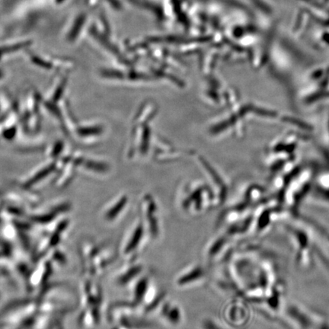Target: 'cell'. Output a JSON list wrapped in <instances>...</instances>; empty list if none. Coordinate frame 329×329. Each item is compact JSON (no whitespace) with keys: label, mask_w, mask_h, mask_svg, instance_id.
Here are the masks:
<instances>
[{"label":"cell","mask_w":329,"mask_h":329,"mask_svg":"<svg viewBox=\"0 0 329 329\" xmlns=\"http://www.w3.org/2000/svg\"><path fill=\"white\" fill-rule=\"evenodd\" d=\"M136 307L137 306H135L132 302L116 303L111 309L110 318L113 323L128 329L146 326V323H147L143 321L136 315Z\"/></svg>","instance_id":"1"},{"label":"cell","mask_w":329,"mask_h":329,"mask_svg":"<svg viewBox=\"0 0 329 329\" xmlns=\"http://www.w3.org/2000/svg\"><path fill=\"white\" fill-rule=\"evenodd\" d=\"M147 234L143 221L136 222L126 235L122 247V254L126 261L136 259L145 236ZM148 235V234H147Z\"/></svg>","instance_id":"2"},{"label":"cell","mask_w":329,"mask_h":329,"mask_svg":"<svg viewBox=\"0 0 329 329\" xmlns=\"http://www.w3.org/2000/svg\"><path fill=\"white\" fill-rule=\"evenodd\" d=\"M206 277L205 268L199 264H195L182 271L175 279L178 288H188L201 282Z\"/></svg>","instance_id":"3"},{"label":"cell","mask_w":329,"mask_h":329,"mask_svg":"<svg viewBox=\"0 0 329 329\" xmlns=\"http://www.w3.org/2000/svg\"><path fill=\"white\" fill-rule=\"evenodd\" d=\"M143 264L136 261V259L127 261V264L118 273L116 284L121 287L130 285L143 274Z\"/></svg>","instance_id":"4"},{"label":"cell","mask_w":329,"mask_h":329,"mask_svg":"<svg viewBox=\"0 0 329 329\" xmlns=\"http://www.w3.org/2000/svg\"><path fill=\"white\" fill-rule=\"evenodd\" d=\"M157 206L155 205L153 201H150L147 204L144 209V223L147 234L150 236L152 239H157L160 236L161 232L160 218L157 214Z\"/></svg>","instance_id":"5"},{"label":"cell","mask_w":329,"mask_h":329,"mask_svg":"<svg viewBox=\"0 0 329 329\" xmlns=\"http://www.w3.org/2000/svg\"><path fill=\"white\" fill-rule=\"evenodd\" d=\"M132 284L133 287L131 288V302L135 306H140L146 297V293L151 288L150 278L147 275L141 274Z\"/></svg>","instance_id":"6"},{"label":"cell","mask_w":329,"mask_h":329,"mask_svg":"<svg viewBox=\"0 0 329 329\" xmlns=\"http://www.w3.org/2000/svg\"><path fill=\"white\" fill-rule=\"evenodd\" d=\"M160 314L167 323L172 326H178L182 320V313L179 306L167 299L160 306Z\"/></svg>","instance_id":"7"},{"label":"cell","mask_w":329,"mask_h":329,"mask_svg":"<svg viewBox=\"0 0 329 329\" xmlns=\"http://www.w3.org/2000/svg\"><path fill=\"white\" fill-rule=\"evenodd\" d=\"M228 244L227 237L219 236L212 240L206 249V257L209 261H214L220 257Z\"/></svg>","instance_id":"8"},{"label":"cell","mask_w":329,"mask_h":329,"mask_svg":"<svg viewBox=\"0 0 329 329\" xmlns=\"http://www.w3.org/2000/svg\"><path fill=\"white\" fill-rule=\"evenodd\" d=\"M126 203V198H122L116 205H114L113 207L108 209L106 213V219H108V221H114L118 216H120L121 213L123 211Z\"/></svg>","instance_id":"9"},{"label":"cell","mask_w":329,"mask_h":329,"mask_svg":"<svg viewBox=\"0 0 329 329\" xmlns=\"http://www.w3.org/2000/svg\"><path fill=\"white\" fill-rule=\"evenodd\" d=\"M53 165L51 166L46 167V168H43V169L41 170V171L37 173L34 175L33 178L32 179L29 180L28 181V185H31L32 184H35L36 181H39V180H41L42 178H44L45 176H47L48 174H50L52 170H53Z\"/></svg>","instance_id":"10"},{"label":"cell","mask_w":329,"mask_h":329,"mask_svg":"<svg viewBox=\"0 0 329 329\" xmlns=\"http://www.w3.org/2000/svg\"><path fill=\"white\" fill-rule=\"evenodd\" d=\"M203 328L204 329H223L211 319L205 320L203 322Z\"/></svg>","instance_id":"11"},{"label":"cell","mask_w":329,"mask_h":329,"mask_svg":"<svg viewBox=\"0 0 329 329\" xmlns=\"http://www.w3.org/2000/svg\"><path fill=\"white\" fill-rule=\"evenodd\" d=\"M15 133H16V130H15V127L11 128V129H8V130L4 131L3 136L5 139L10 140L15 136Z\"/></svg>","instance_id":"12"},{"label":"cell","mask_w":329,"mask_h":329,"mask_svg":"<svg viewBox=\"0 0 329 329\" xmlns=\"http://www.w3.org/2000/svg\"><path fill=\"white\" fill-rule=\"evenodd\" d=\"M61 148H62V144H60H60H58V147H57V149H61ZM53 155H56V154H57V153H57V150H53Z\"/></svg>","instance_id":"13"},{"label":"cell","mask_w":329,"mask_h":329,"mask_svg":"<svg viewBox=\"0 0 329 329\" xmlns=\"http://www.w3.org/2000/svg\"><path fill=\"white\" fill-rule=\"evenodd\" d=\"M63 0H57V2H63Z\"/></svg>","instance_id":"14"},{"label":"cell","mask_w":329,"mask_h":329,"mask_svg":"<svg viewBox=\"0 0 329 329\" xmlns=\"http://www.w3.org/2000/svg\"><path fill=\"white\" fill-rule=\"evenodd\" d=\"M1 76H2V74H1V73H0V77H1Z\"/></svg>","instance_id":"15"}]
</instances>
